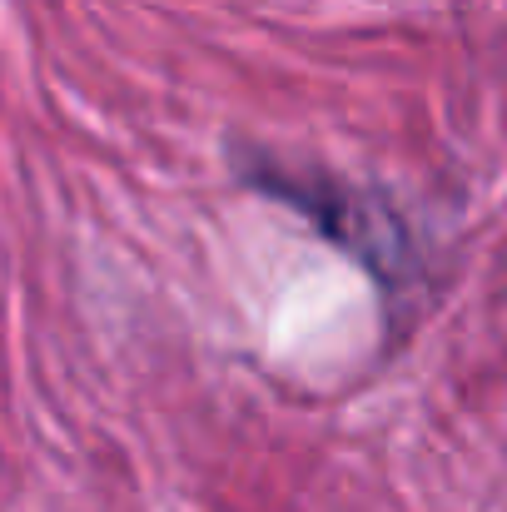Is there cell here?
Here are the masks:
<instances>
[{
    "mask_svg": "<svg viewBox=\"0 0 507 512\" xmlns=\"http://www.w3.org/2000/svg\"><path fill=\"white\" fill-rule=\"evenodd\" d=\"M249 179L264 189V194H279L284 204H294L304 219H314L329 239H338L348 254H358L383 284H403L408 279V264H413V249H408V234L393 214H383V204H368L363 194L329 184L319 174H289L279 165H259L249 170Z\"/></svg>",
    "mask_w": 507,
    "mask_h": 512,
    "instance_id": "obj_1",
    "label": "cell"
}]
</instances>
